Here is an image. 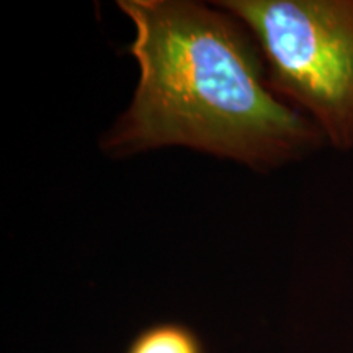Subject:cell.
Returning <instances> with one entry per match:
<instances>
[{
  "instance_id": "6da1fadb",
  "label": "cell",
  "mask_w": 353,
  "mask_h": 353,
  "mask_svg": "<svg viewBox=\"0 0 353 353\" xmlns=\"http://www.w3.org/2000/svg\"><path fill=\"white\" fill-rule=\"evenodd\" d=\"M118 8L134 26L128 52L139 79L100 138L108 157L179 145L270 172L325 143L273 94L257 43L231 13L193 0H118Z\"/></svg>"
},
{
  "instance_id": "7a4b0ae2",
  "label": "cell",
  "mask_w": 353,
  "mask_h": 353,
  "mask_svg": "<svg viewBox=\"0 0 353 353\" xmlns=\"http://www.w3.org/2000/svg\"><path fill=\"white\" fill-rule=\"evenodd\" d=\"M262 52L268 87L319 128L337 151L353 149V0H219Z\"/></svg>"
},
{
  "instance_id": "3957f363",
  "label": "cell",
  "mask_w": 353,
  "mask_h": 353,
  "mask_svg": "<svg viewBox=\"0 0 353 353\" xmlns=\"http://www.w3.org/2000/svg\"><path fill=\"white\" fill-rule=\"evenodd\" d=\"M126 353H206L201 339L180 322H157L141 330Z\"/></svg>"
}]
</instances>
